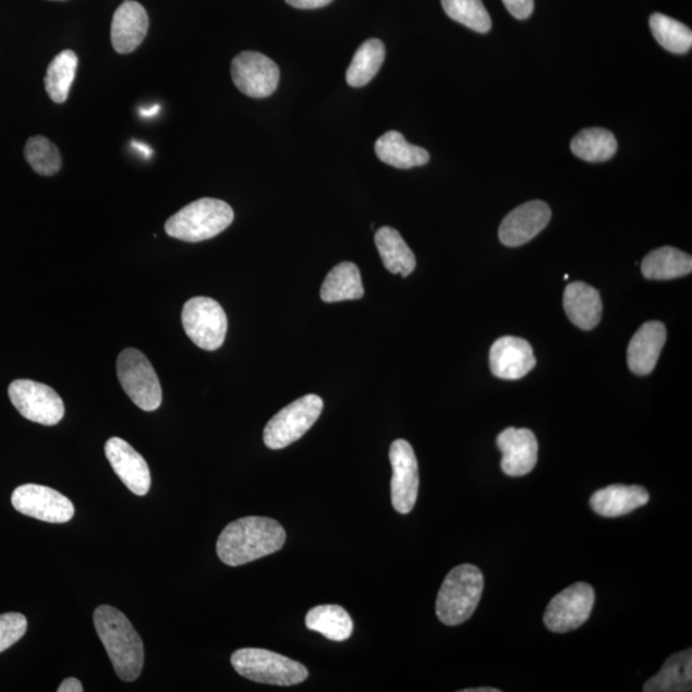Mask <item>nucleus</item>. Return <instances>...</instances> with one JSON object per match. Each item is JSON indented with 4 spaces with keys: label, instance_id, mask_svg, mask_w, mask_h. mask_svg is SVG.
I'll list each match as a JSON object with an SVG mask.
<instances>
[{
    "label": "nucleus",
    "instance_id": "nucleus-1",
    "mask_svg": "<svg viewBox=\"0 0 692 692\" xmlns=\"http://www.w3.org/2000/svg\"><path fill=\"white\" fill-rule=\"evenodd\" d=\"M286 542L287 533L279 522L267 517H244L223 529L217 556L224 564L243 566L281 550Z\"/></svg>",
    "mask_w": 692,
    "mask_h": 692
},
{
    "label": "nucleus",
    "instance_id": "nucleus-2",
    "mask_svg": "<svg viewBox=\"0 0 692 692\" xmlns=\"http://www.w3.org/2000/svg\"><path fill=\"white\" fill-rule=\"evenodd\" d=\"M94 624L116 675L125 682L138 679L144 667V644L128 617L111 606H100L94 611Z\"/></svg>",
    "mask_w": 692,
    "mask_h": 692
},
{
    "label": "nucleus",
    "instance_id": "nucleus-3",
    "mask_svg": "<svg viewBox=\"0 0 692 692\" xmlns=\"http://www.w3.org/2000/svg\"><path fill=\"white\" fill-rule=\"evenodd\" d=\"M484 592V574L476 566L461 564L444 580L436 616L447 626L462 624L475 614Z\"/></svg>",
    "mask_w": 692,
    "mask_h": 692
},
{
    "label": "nucleus",
    "instance_id": "nucleus-4",
    "mask_svg": "<svg viewBox=\"0 0 692 692\" xmlns=\"http://www.w3.org/2000/svg\"><path fill=\"white\" fill-rule=\"evenodd\" d=\"M228 203L203 198L187 204L166 222L167 235L186 243H199L220 235L234 221Z\"/></svg>",
    "mask_w": 692,
    "mask_h": 692
},
{
    "label": "nucleus",
    "instance_id": "nucleus-5",
    "mask_svg": "<svg viewBox=\"0 0 692 692\" xmlns=\"http://www.w3.org/2000/svg\"><path fill=\"white\" fill-rule=\"evenodd\" d=\"M231 665L244 679L275 687H294L308 679L302 663L257 647H245L231 655Z\"/></svg>",
    "mask_w": 692,
    "mask_h": 692
},
{
    "label": "nucleus",
    "instance_id": "nucleus-6",
    "mask_svg": "<svg viewBox=\"0 0 692 692\" xmlns=\"http://www.w3.org/2000/svg\"><path fill=\"white\" fill-rule=\"evenodd\" d=\"M324 411V400L318 396H305L295 400L269 420L264 432L266 447L280 450L302 439L316 424Z\"/></svg>",
    "mask_w": 692,
    "mask_h": 692
},
{
    "label": "nucleus",
    "instance_id": "nucleus-7",
    "mask_svg": "<svg viewBox=\"0 0 692 692\" xmlns=\"http://www.w3.org/2000/svg\"><path fill=\"white\" fill-rule=\"evenodd\" d=\"M119 381L134 404L145 412H155L162 404V388L147 356L128 348L119 355Z\"/></svg>",
    "mask_w": 692,
    "mask_h": 692
},
{
    "label": "nucleus",
    "instance_id": "nucleus-8",
    "mask_svg": "<svg viewBox=\"0 0 692 692\" xmlns=\"http://www.w3.org/2000/svg\"><path fill=\"white\" fill-rule=\"evenodd\" d=\"M182 326L196 347L204 351H217L228 333V317L220 303L213 298L196 296L182 309Z\"/></svg>",
    "mask_w": 692,
    "mask_h": 692
},
{
    "label": "nucleus",
    "instance_id": "nucleus-9",
    "mask_svg": "<svg viewBox=\"0 0 692 692\" xmlns=\"http://www.w3.org/2000/svg\"><path fill=\"white\" fill-rule=\"evenodd\" d=\"M9 396L22 417L36 424L54 426L63 418V400L48 385L16 380L10 385Z\"/></svg>",
    "mask_w": 692,
    "mask_h": 692
},
{
    "label": "nucleus",
    "instance_id": "nucleus-10",
    "mask_svg": "<svg viewBox=\"0 0 692 692\" xmlns=\"http://www.w3.org/2000/svg\"><path fill=\"white\" fill-rule=\"evenodd\" d=\"M594 604L593 586L586 582H578L553 597L545 610L544 623L556 633L578 630L592 616Z\"/></svg>",
    "mask_w": 692,
    "mask_h": 692
},
{
    "label": "nucleus",
    "instance_id": "nucleus-11",
    "mask_svg": "<svg viewBox=\"0 0 692 692\" xmlns=\"http://www.w3.org/2000/svg\"><path fill=\"white\" fill-rule=\"evenodd\" d=\"M17 512L48 523H65L74 519L75 507L64 495L48 486L26 484L12 494Z\"/></svg>",
    "mask_w": 692,
    "mask_h": 692
},
{
    "label": "nucleus",
    "instance_id": "nucleus-12",
    "mask_svg": "<svg viewBox=\"0 0 692 692\" xmlns=\"http://www.w3.org/2000/svg\"><path fill=\"white\" fill-rule=\"evenodd\" d=\"M231 76L245 96L262 99L276 92L280 82V69L265 54L243 52L232 60Z\"/></svg>",
    "mask_w": 692,
    "mask_h": 692
},
{
    "label": "nucleus",
    "instance_id": "nucleus-13",
    "mask_svg": "<svg viewBox=\"0 0 692 692\" xmlns=\"http://www.w3.org/2000/svg\"><path fill=\"white\" fill-rule=\"evenodd\" d=\"M392 468L391 501L400 514L412 512L418 498L420 473L417 457L410 442L398 439L390 447Z\"/></svg>",
    "mask_w": 692,
    "mask_h": 692
},
{
    "label": "nucleus",
    "instance_id": "nucleus-14",
    "mask_svg": "<svg viewBox=\"0 0 692 692\" xmlns=\"http://www.w3.org/2000/svg\"><path fill=\"white\" fill-rule=\"evenodd\" d=\"M106 457L116 475L131 493L144 497L150 490L151 477L147 461L125 440L112 437L106 442Z\"/></svg>",
    "mask_w": 692,
    "mask_h": 692
},
{
    "label": "nucleus",
    "instance_id": "nucleus-15",
    "mask_svg": "<svg viewBox=\"0 0 692 692\" xmlns=\"http://www.w3.org/2000/svg\"><path fill=\"white\" fill-rule=\"evenodd\" d=\"M497 446L502 454L500 468L507 476H526L535 469L538 444L531 429L508 427L499 434Z\"/></svg>",
    "mask_w": 692,
    "mask_h": 692
},
{
    "label": "nucleus",
    "instance_id": "nucleus-16",
    "mask_svg": "<svg viewBox=\"0 0 692 692\" xmlns=\"http://www.w3.org/2000/svg\"><path fill=\"white\" fill-rule=\"evenodd\" d=\"M551 210L548 204L533 201L512 210L499 229L500 242L507 246H521L531 242L548 226Z\"/></svg>",
    "mask_w": 692,
    "mask_h": 692
},
{
    "label": "nucleus",
    "instance_id": "nucleus-17",
    "mask_svg": "<svg viewBox=\"0 0 692 692\" xmlns=\"http://www.w3.org/2000/svg\"><path fill=\"white\" fill-rule=\"evenodd\" d=\"M536 366L533 348L526 340L502 337L490 349V369L502 380H520Z\"/></svg>",
    "mask_w": 692,
    "mask_h": 692
},
{
    "label": "nucleus",
    "instance_id": "nucleus-18",
    "mask_svg": "<svg viewBox=\"0 0 692 692\" xmlns=\"http://www.w3.org/2000/svg\"><path fill=\"white\" fill-rule=\"evenodd\" d=\"M149 17L141 3L129 0L113 14L111 39L116 52L133 53L148 34Z\"/></svg>",
    "mask_w": 692,
    "mask_h": 692
},
{
    "label": "nucleus",
    "instance_id": "nucleus-19",
    "mask_svg": "<svg viewBox=\"0 0 692 692\" xmlns=\"http://www.w3.org/2000/svg\"><path fill=\"white\" fill-rule=\"evenodd\" d=\"M666 340V326L658 320L641 326L633 335L628 349V362L632 373L639 376L649 375L657 366Z\"/></svg>",
    "mask_w": 692,
    "mask_h": 692
},
{
    "label": "nucleus",
    "instance_id": "nucleus-20",
    "mask_svg": "<svg viewBox=\"0 0 692 692\" xmlns=\"http://www.w3.org/2000/svg\"><path fill=\"white\" fill-rule=\"evenodd\" d=\"M649 499V493L643 486L610 485L593 494L590 507L596 514L615 519L636 511Z\"/></svg>",
    "mask_w": 692,
    "mask_h": 692
},
{
    "label": "nucleus",
    "instance_id": "nucleus-21",
    "mask_svg": "<svg viewBox=\"0 0 692 692\" xmlns=\"http://www.w3.org/2000/svg\"><path fill=\"white\" fill-rule=\"evenodd\" d=\"M563 307L571 323L581 330H593L600 323L603 303L599 291L585 282H573L566 288Z\"/></svg>",
    "mask_w": 692,
    "mask_h": 692
},
{
    "label": "nucleus",
    "instance_id": "nucleus-22",
    "mask_svg": "<svg viewBox=\"0 0 692 692\" xmlns=\"http://www.w3.org/2000/svg\"><path fill=\"white\" fill-rule=\"evenodd\" d=\"M375 151L381 162L400 170L413 169L429 162L428 151L408 143L399 131H388L378 137Z\"/></svg>",
    "mask_w": 692,
    "mask_h": 692
},
{
    "label": "nucleus",
    "instance_id": "nucleus-23",
    "mask_svg": "<svg viewBox=\"0 0 692 692\" xmlns=\"http://www.w3.org/2000/svg\"><path fill=\"white\" fill-rule=\"evenodd\" d=\"M375 244L383 264L392 275L410 276L417 265L414 253L396 229L384 226L375 235Z\"/></svg>",
    "mask_w": 692,
    "mask_h": 692
},
{
    "label": "nucleus",
    "instance_id": "nucleus-24",
    "mask_svg": "<svg viewBox=\"0 0 692 692\" xmlns=\"http://www.w3.org/2000/svg\"><path fill=\"white\" fill-rule=\"evenodd\" d=\"M692 651L676 653L669 657L660 671L644 684V692L691 691Z\"/></svg>",
    "mask_w": 692,
    "mask_h": 692
},
{
    "label": "nucleus",
    "instance_id": "nucleus-25",
    "mask_svg": "<svg viewBox=\"0 0 692 692\" xmlns=\"http://www.w3.org/2000/svg\"><path fill=\"white\" fill-rule=\"evenodd\" d=\"M364 295L360 268L352 262L335 266L320 288V299L326 303L356 301Z\"/></svg>",
    "mask_w": 692,
    "mask_h": 692
},
{
    "label": "nucleus",
    "instance_id": "nucleus-26",
    "mask_svg": "<svg viewBox=\"0 0 692 692\" xmlns=\"http://www.w3.org/2000/svg\"><path fill=\"white\" fill-rule=\"evenodd\" d=\"M647 280H673L692 271V258L672 246H663L647 254L641 265Z\"/></svg>",
    "mask_w": 692,
    "mask_h": 692
},
{
    "label": "nucleus",
    "instance_id": "nucleus-27",
    "mask_svg": "<svg viewBox=\"0 0 692 692\" xmlns=\"http://www.w3.org/2000/svg\"><path fill=\"white\" fill-rule=\"evenodd\" d=\"M305 626L332 641H345L352 636L353 621L340 606H318L305 616Z\"/></svg>",
    "mask_w": 692,
    "mask_h": 692
},
{
    "label": "nucleus",
    "instance_id": "nucleus-28",
    "mask_svg": "<svg viewBox=\"0 0 692 692\" xmlns=\"http://www.w3.org/2000/svg\"><path fill=\"white\" fill-rule=\"evenodd\" d=\"M617 149L616 136L600 128L582 130L571 143L573 155L586 162H606L615 157Z\"/></svg>",
    "mask_w": 692,
    "mask_h": 692
},
{
    "label": "nucleus",
    "instance_id": "nucleus-29",
    "mask_svg": "<svg viewBox=\"0 0 692 692\" xmlns=\"http://www.w3.org/2000/svg\"><path fill=\"white\" fill-rule=\"evenodd\" d=\"M386 48L380 39L364 41L356 50L347 71V83L352 87L367 85L380 71L385 61Z\"/></svg>",
    "mask_w": 692,
    "mask_h": 692
},
{
    "label": "nucleus",
    "instance_id": "nucleus-30",
    "mask_svg": "<svg viewBox=\"0 0 692 692\" xmlns=\"http://www.w3.org/2000/svg\"><path fill=\"white\" fill-rule=\"evenodd\" d=\"M78 58L72 50H63L53 58L47 70L46 90L54 104L61 105L69 99L72 84L75 82Z\"/></svg>",
    "mask_w": 692,
    "mask_h": 692
},
{
    "label": "nucleus",
    "instance_id": "nucleus-31",
    "mask_svg": "<svg viewBox=\"0 0 692 692\" xmlns=\"http://www.w3.org/2000/svg\"><path fill=\"white\" fill-rule=\"evenodd\" d=\"M651 31L660 46L676 54L688 53L692 47L691 28L682 22L654 13L649 20Z\"/></svg>",
    "mask_w": 692,
    "mask_h": 692
},
{
    "label": "nucleus",
    "instance_id": "nucleus-32",
    "mask_svg": "<svg viewBox=\"0 0 692 692\" xmlns=\"http://www.w3.org/2000/svg\"><path fill=\"white\" fill-rule=\"evenodd\" d=\"M442 9L451 20L471 31L486 34L491 31V19L483 0H441Z\"/></svg>",
    "mask_w": 692,
    "mask_h": 692
},
{
    "label": "nucleus",
    "instance_id": "nucleus-33",
    "mask_svg": "<svg viewBox=\"0 0 692 692\" xmlns=\"http://www.w3.org/2000/svg\"><path fill=\"white\" fill-rule=\"evenodd\" d=\"M25 158L36 173L41 177H53L60 172L62 157L56 145L44 136L28 138L25 147Z\"/></svg>",
    "mask_w": 692,
    "mask_h": 692
},
{
    "label": "nucleus",
    "instance_id": "nucleus-34",
    "mask_svg": "<svg viewBox=\"0 0 692 692\" xmlns=\"http://www.w3.org/2000/svg\"><path fill=\"white\" fill-rule=\"evenodd\" d=\"M27 631V619L21 614L0 616V653L10 649Z\"/></svg>",
    "mask_w": 692,
    "mask_h": 692
},
{
    "label": "nucleus",
    "instance_id": "nucleus-35",
    "mask_svg": "<svg viewBox=\"0 0 692 692\" xmlns=\"http://www.w3.org/2000/svg\"><path fill=\"white\" fill-rule=\"evenodd\" d=\"M502 3L517 20L529 19L535 9L534 0H502Z\"/></svg>",
    "mask_w": 692,
    "mask_h": 692
},
{
    "label": "nucleus",
    "instance_id": "nucleus-36",
    "mask_svg": "<svg viewBox=\"0 0 692 692\" xmlns=\"http://www.w3.org/2000/svg\"><path fill=\"white\" fill-rule=\"evenodd\" d=\"M286 2L298 10H317L329 5L332 0H286Z\"/></svg>",
    "mask_w": 692,
    "mask_h": 692
},
{
    "label": "nucleus",
    "instance_id": "nucleus-37",
    "mask_svg": "<svg viewBox=\"0 0 692 692\" xmlns=\"http://www.w3.org/2000/svg\"><path fill=\"white\" fill-rule=\"evenodd\" d=\"M57 691L58 692H83L84 688L82 682H80L77 679H74V677H71V679L64 680L61 683V687L58 688Z\"/></svg>",
    "mask_w": 692,
    "mask_h": 692
},
{
    "label": "nucleus",
    "instance_id": "nucleus-38",
    "mask_svg": "<svg viewBox=\"0 0 692 692\" xmlns=\"http://www.w3.org/2000/svg\"><path fill=\"white\" fill-rule=\"evenodd\" d=\"M131 147L136 149L144 158H150L153 155V150L148 144H144L142 142L133 141L131 142Z\"/></svg>",
    "mask_w": 692,
    "mask_h": 692
},
{
    "label": "nucleus",
    "instance_id": "nucleus-39",
    "mask_svg": "<svg viewBox=\"0 0 692 692\" xmlns=\"http://www.w3.org/2000/svg\"><path fill=\"white\" fill-rule=\"evenodd\" d=\"M159 111H160V106L156 105L148 108H141V111H138V114H141L143 119H153V118H156Z\"/></svg>",
    "mask_w": 692,
    "mask_h": 692
},
{
    "label": "nucleus",
    "instance_id": "nucleus-40",
    "mask_svg": "<svg viewBox=\"0 0 692 692\" xmlns=\"http://www.w3.org/2000/svg\"><path fill=\"white\" fill-rule=\"evenodd\" d=\"M463 692H500L498 689L494 688H479V689H465Z\"/></svg>",
    "mask_w": 692,
    "mask_h": 692
}]
</instances>
